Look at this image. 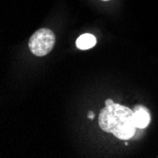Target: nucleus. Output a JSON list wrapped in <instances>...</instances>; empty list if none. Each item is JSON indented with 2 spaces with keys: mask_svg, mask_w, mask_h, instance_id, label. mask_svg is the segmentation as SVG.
<instances>
[{
  "mask_svg": "<svg viewBox=\"0 0 158 158\" xmlns=\"http://www.w3.org/2000/svg\"><path fill=\"white\" fill-rule=\"evenodd\" d=\"M55 44V35L49 28H40L35 31L28 41L31 51L38 57L48 54Z\"/></svg>",
  "mask_w": 158,
  "mask_h": 158,
  "instance_id": "2",
  "label": "nucleus"
},
{
  "mask_svg": "<svg viewBox=\"0 0 158 158\" xmlns=\"http://www.w3.org/2000/svg\"><path fill=\"white\" fill-rule=\"evenodd\" d=\"M98 125L102 131L113 134L117 138L128 140L136 131L135 112L118 103L105 106L99 113Z\"/></svg>",
  "mask_w": 158,
  "mask_h": 158,
  "instance_id": "1",
  "label": "nucleus"
},
{
  "mask_svg": "<svg viewBox=\"0 0 158 158\" xmlns=\"http://www.w3.org/2000/svg\"><path fill=\"white\" fill-rule=\"evenodd\" d=\"M94 117H95V114L93 113V112H89L88 113V118H90L91 120L94 118Z\"/></svg>",
  "mask_w": 158,
  "mask_h": 158,
  "instance_id": "6",
  "label": "nucleus"
},
{
  "mask_svg": "<svg viewBox=\"0 0 158 158\" xmlns=\"http://www.w3.org/2000/svg\"><path fill=\"white\" fill-rule=\"evenodd\" d=\"M135 125L138 129H144L146 128L149 123L151 122V114L145 106L137 105L135 107Z\"/></svg>",
  "mask_w": 158,
  "mask_h": 158,
  "instance_id": "3",
  "label": "nucleus"
},
{
  "mask_svg": "<svg viewBox=\"0 0 158 158\" xmlns=\"http://www.w3.org/2000/svg\"><path fill=\"white\" fill-rule=\"evenodd\" d=\"M114 100L113 99H106L105 100V106H109V105H112V104H114Z\"/></svg>",
  "mask_w": 158,
  "mask_h": 158,
  "instance_id": "5",
  "label": "nucleus"
},
{
  "mask_svg": "<svg viewBox=\"0 0 158 158\" xmlns=\"http://www.w3.org/2000/svg\"><path fill=\"white\" fill-rule=\"evenodd\" d=\"M97 44V39L94 35L89 34V33H84L82 35H81L77 41H76V46L79 49L81 50H86L92 48L93 47H95Z\"/></svg>",
  "mask_w": 158,
  "mask_h": 158,
  "instance_id": "4",
  "label": "nucleus"
}]
</instances>
